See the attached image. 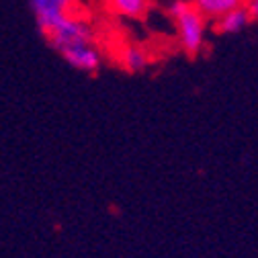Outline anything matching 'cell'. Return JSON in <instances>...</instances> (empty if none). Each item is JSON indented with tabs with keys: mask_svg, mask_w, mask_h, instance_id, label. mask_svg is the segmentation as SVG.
<instances>
[{
	"mask_svg": "<svg viewBox=\"0 0 258 258\" xmlns=\"http://www.w3.org/2000/svg\"><path fill=\"white\" fill-rule=\"evenodd\" d=\"M250 15L244 7H236L228 13H223L221 17H217L213 21L215 25V31L221 35H234V33H240V31H244L248 25H250Z\"/></svg>",
	"mask_w": 258,
	"mask_h": 258,
	"instance_id": "obj_5",
	"label": "cell"
},
{
	"mask_svg": "<svg viewBox=\"0 0 258 258\" xmlns=\"http://www.w3.org/2000/svg\"><path fill=\"white\" fill-rule=\"evenodd\" d=\"M57 53L68 61V66H72L74 70H78L82 74H96L105 63V53L96 41L63 47Z\"/></svg>",
	"mask_w": 258,
	"mask_h": 258,
	"instance_id": "obj_3",
	"label": "cell"
},
{
	"mask_svg": "<svg viewBox=\"0 0 258 258\" xmlns=\"http://www.w3.org/2000/svg\"><path fill=\"white\" fill-rule=\"evenodd\" d=\"M109 11L123 19H144L150 11V0H105Z\"/></svg>",
	"mask_w": 258,
	"mask_h": 258,
	"instance_id": "obj_7",
	"label": "cell"
},
{
	"mask_svg": "<svg viewBox=\"0 0 258 258\" xmlns=\"http://www.w3.org/2000/svg\"><path fill=\"white\" fill-rule=\"evenodd\" d=\"M190 3L195 5V9L207 21H215L223 13H228L236 7H244V0H190Z\"/></svg>",
	"mask_w": 258,
	"mask_h": 258,
	"instance_id": "obj_8",
	"label": "cell"
},
{
	"mask_svg": "<svg viewBox=\"0 0 258 258\" xmlns=\"http://www.w3.org/2000/svg\"><path fill=\"white\" fill-rule=\"evenodd\" d=\"M29 7L39 33L45 35L61 17L76 11V0H29Z\"/></svg>",
	"mask_w": 258,
	"mask_h": 258,
	"instance_id": "obj_4",
	"label": "cell"
},
{
	"mask_svg": "<svg viewBox=\"0 0 258 258\" xmlns=\"http://www.w3.org/2000/svg\"><path fill=\"white\" fill-rule=\"evenodd\" d=\"M43 37L55 51H61L63 47H70V45L96 41V29L86 17L74 11L66 17H61Z\"/></svg>",
	"mask_w": 258,
	"mask_h": 258,
	"instance_id": "obj_2",
	"label": "cell"
},
{
	"mask_svg": "<svg viewBox=\"0 0 258 258\" xmlns=\"http://www.w3.org/2000/svg\"><path fill=\"white\" fill-rule=\"evenodd\" d=\"M119 63L125 72H132V74H140L150 66V55L142 45H134L129 43L121 49L119 55Z\"/></svg>",
	"mask_w": 258,
	"mask_h": 258,
	"instance_id": "obj_6",
	"label": "cell"
},
{
	"mask_svg": "<svg viewBox=\"0 0 258 258\" xmlns=\"http://www.w3.org/2000/svg\"><path fill=\"white\" fill-rule=\"evenodd\" d=\"M166 13L174 23L176 39L182 53L188 57H197L205 47L207 19L195 9L190 0H172Z\"/></svg>",
	"mask_w": 258,
	"mask_h": 258,
	"instance_id": "obj_1",
	"label": "cell"
},
{
	"mask_svg": "<svg viewBox=\"0 0 258 258\" xmlns=\"http://www.w3.org/2000/svg\"><path fill=\"white\" fill-rule=\"evenodd\" d=\"M244 9L250 15V21L258 23V0H244Z\"/></svg>",
	"mask_w": 258,
	"mask_h": 258,
	"instance_id": "obj_9",
	"label": "cell"
}]
</instances>
